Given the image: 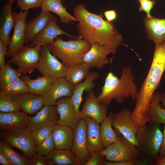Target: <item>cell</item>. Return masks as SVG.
I'll return each mask as SVG.
<instances>
[{"mask_svg":"<svg viewBox=\"0 0 165 165\" xmlns=\"http://www.w3.org/2000/svg\"><path fill=\"white\" fill-rule=\"evenodd\" d=\"M8 48L0 39V68L3 67L6 64L5 56L7 55Z\"/></svg>","mask_w":165,"mask_h":165,"instance_id":"cell-43","label":"cell"},{"mask_svg":"<svg viewBox=\"0 0 165 165\" xmlns=\"http://www.w3.org/2000/svg\"><path fill=\"white\" fill-rule=\"evenodd\" d=\"M131 110L124 108L113 114L112 126L118 134H120L139 149L136 138L139 127L130 116Z\"/></svg>","mask_w":165,"mask_h":165,"instance_id":"cell-9","label":"cell"},{"mask_svg":"<svg viewBox=\"0 0 165 165\" xmlns=\"http://www.w3.org/2000/svg\"><path fill=\"white\" fill-rule=\"evenodd\" d=\"M143 21L149 40H152L155 44L165 41V19L145 16Z\"/></svg>","mask_w":165,"mask_h":165,"instance_id":"cell-20","label":"cell"},{"mask_svg":"<svg viewBox=\"0 0 165 165\" xmlns=\"http://www.w3.org/2000/svg\"><path fill=\"white\" fill-rule=\"evenodd\" d=\"M141 160H133L125 162H112L104 160L102 165H135L139 164Z\"/></svg>","mask_w":165,"mask_h":165,"instance_id":"cell-44","label":"cell"},{"mask_svg":"<svg viewBox=\"0 0 165 165\" xmlns=\"http://www.w3.org/2000/svg\"><path fill=\"white\" fill-rule=\"evenodd\" d=\"M87 124L81 118L74 129V137L71 150L75 155L79 165H85L91 156L87 145Z\"/></svg>","mask_w":165,"mask_h":165,"instance_id":"cell-11","label":"cell"},{"mask_svg":"<svg viewBox=\"0 0 165 165\" xmlns=\"http://www.w3.org/2000/svg\"><path fill=\"white\" fill-rule=\"evenodd\" d=\"M99 152L105 156V160L108 161L119 162L141 160L139 159L141 155L139 149L120 134H118L116 141Z\"/></svg>","mask_w":165,"mask_h":165,"instance_id":"cell-6","label":"cell"},{"mask_svg":"<svg viewBox=\"0 0 165 165\" xmlns=\"http://www.w3.org/2000/svg\"><path fill=\"white\" fill-rule=\"evenodd\" d=\"M160 104L161 107L165 109V92L160 93Z\"/></svg>","mask_w":165,"mask_h":165,"instance_id":"cell-49","label":"cell"},{"mask_svg":"<svg viewBox=\"0 0 165 165\" xmlns=\"http://www.w3.org/2000/svg\"><path fill=\"white\" fill-rule=\"evenodd\" d=\"M152 165H165V155L159 156L154 161L152 162Z\"/></svg>","mask_w":165,"mask_h":165,"instance_id":"cell-47","label":"cell"},{"mask_svg":"<svg viewBox=\"0 0 165 165\" xmlns=\"http://www.w3.org/2000/svg\"><path fill=\"white\" fill-rule=\"evenodd\" d=\"M47 165L45 156L35 154L29 160V165Z\"/></svg>","mask_w":165,"mask_h":165,"instance_id":"cell-42","label":"cell"},{"mask_svg":"<svg viewBox=\"0 0 165 165\" xmlns=\"http://www.w3.org/2000/svg\"><path fill=\"white\" fill-rule=\"evenodd\" d=\"M165 71V41L155 44L152 62L147 75L136 97L130 116L139 127L150 119V105L155 91L159 86Z\"/></svg>","mask_w":165,"mask_h":165,"instance_id":"cell-2","label":"cell"},{"mask_svg":"<svg viewBox=\"0 0 165 165\" xmlns=\"http://www.w3.org/2000/svg\"><path fill=\"white\" fill-rule=\"evenodd\" d=\"M55 105L59 116L57 124L68 126L74 130L80 118L76 113L71 97L60 98Z\"/></svg>","mask_w":165,"mask_h":165,"instance_id":"cell-18","label":"cell"},{"mask_svg":"<svg viewBox=\"0 0 165 165\" xmlns=\"http://www.w3.org/2000/svg\"><path fill=\"white\" fill-rule=\"evenodd\" d=\"M13 1H8L3 6L0 26V39L4 45L9 46L10 38L9 34L14 26V20L12 5Z\"/></svg>","mask_w":165,"mask_h":165,"instance_id":"cell-26","label":"cell"},{"mask_svg":"<svg viewBox=\"0 0 165 165\" xmlns=\"http://www.w3.org/2000/svg\"><path fill=\"white\" fill-rule=\"evenodd\" d=\"M74 16L78 20L76 31L79 37L91 45L98 44L117 49L122 44L123 38L111 22L103 19L102 14L92 13L83 3H79L73 9Z\"/></svg>","mask_w":165,"mask_h":165,"instance_id":"cell-1","label":"cell"},{"mask_svg":"<svg viewBox=\"0 0 165 165\" xmlns=\"http://www.w3.org/2000/svg\"><path fill=\"white\" fill-rule=\"evenodd\" d=\"M21 78L26 83L29 92L42 96L55 79L47 75H43L32 79L25 75H22Z\"/></svg>","mask_w":165,"mask_h":165,"instance_id":"cell-29","label":"cell"},{"mask_svg":"<svg viewBox=\"0 0 165 165\" xmlns=\"http://www.w3.org/2000/svg\"><path fill=\"white\" fill-rule=\"evenodd\" d=\"M0 153L8 160L11 165H29V160L25 155L14 151L12 147L0 139Z\"/></svg>","mask_w":165,"mask_h":165,"instance_id":"cell-32","label":"cell"},{"mask_svg":"<svg viewBox=\"0 0 165 165\" xmlns=\"http://www.w3.org/2000/svg\"><path fill=\"white\" fill-rule=\"evenodd\" d=\"M104 15L107 20L111 22L116 20L117 17V13L114 10H106L104 12Z\"/></svg>","mask_w":165,"mask_h":165,"instance_id":"cell-45","label":"cell"},{"mask_svg":"<svg viewBox=\"0 0 165 165\" xmlns=\"http://www.w3.org/2000/svg\"><path fill=\"white\" fill-rule=\"evenodd\" d=\"M0 136L11 147L20 150L29 160L36 153L32 131L28 127L1 130Z\"/></svg>","mask_w":165,"mask_h":165,"instance_id":"cell-7","label":"cell"},{"mask_svg":"<svg viewBox=\"0 0 165 165\" xmlns=\"http://www.w3.org/2000/svg\"><path fill=\"white\" fill-rule=\"evenodd\" d=\"M87 124L86 138L88 150L92 152L104 149L101 141L99 123L89 117L83 118Z\"/></svg>","mask_w":165,"mask_h":165,"instance_id":"cell-24","label":"cell"},{"mask_svg":"<svg viewBox=\"0 0 165 165\" xmlns=\"http://www.w3.org/2000/svg\"><path fill=\"white\" fill-rule=\"evenodd\" d=\"M163 134V141L159 151V155L160 156L165 155V125L164 126Z\"/></svg>","mask_w":165,"mask_h":165,"instance_id":"cell-46","label":"cell"},{"mask_svg":"<svg viewBox=\"0 0 165 165\" xmlns=\"http://www.w3.org/2000/svg\"><path fill=\"white\" fill-rule=\"evenodd\" d=\"M55 149L51 134L48 136L39 145L36 147V153L45 156Z\"/></svg>","mask_w":165,"mask_h":165,"instance_id":"cell-37","label":"cell"},{"mask_svg":"<svg viewBox=\"0 0 165 165\" xmlns=\"http://www.w3.org/2000/svg\"><path fill=\"white\" fill-rule=\"evenodd\" d=\"M113 114L112 112H109L100 126L101 140L104 148L115 142L118 138V134L112 127V118Z\"/></svg>","mask_w":165,"mask_h":165,"instance_id":"cell-31","label":"cell"},{"mask_svg":"<svg viewBox=\"0 0 165 165\" xmlns=\"http://www.w3.org/2000/svg\"><path fill=\"white\" fill-rule=\"evenodd\" d=\"M49 45L52 53L61 60L67 68L82 62L84 55L92 46L79 37L74 40L64 41L59 36Z\"/></svg>","mask_w":165,"mask_h":165,"instance_id":"cell-4","label":"cell"},{"mask_svg":"<svg viewBox=\"0 0 165 165\" xmlns=\"http://www.w3.org/2000/svg\"><path fill=\"white\" fill-rule=\"evenodd\" d=\"M67 67L59 61L50 52L49 45L42 46L38 68L42 75L51 76L55 79L64 78Z\"/></svg>","mask_w":165,"mask_h":165,"instance_id":"cell-10","label":"cell"},{"mask_svg":"<svg viewBox=\"0 0 165 165\" xmlns=\"http://www.w3.org/2000/svg\"><path fill=\"white\" fill-rule=\"evenodd\" d=\"M150 123H158L165 124V109L160 104V93L155 92L150 105Z\"/></svg>","mask_w":165,"mask_h":165,"instance_id":"cell-33","label":"cell"},{"mask_svg":"<svg viewBox=\"0 0 165 165\" xmlns=\"http://www.w3.org/2000/svg\"><path fill=\"white\" fill-rule=\"evenodd\" d=\"M138 2H140L141 1H142L144 0H137Z\"/></svg>","mask_w":165,"mask_h":165,"instance_id":"cell-50","label":"cell"},{"mask_svg":"<svg viewBox=\"0 0 165 165\" xmlns=\"http://www.w3.org/2000/svg\"><path fill=\"white\" fill-rule=\"evenodd\" d=\"M160 127V124L150 123L139 127L136 134L142 157L152 162L158 157L163 141V134Z\"/></svg>","mask_w":165,"mask_h":165,"instance_id":"cell-5","label":"cell"},{"mask_svg":"<svg viewBox=\"0 0 165 165\" xmlns=\"http://www.w3.org/2000/svg\"><path fill=\"white\" fill-rule=\"evenodd\" d=\"M90 69L83 62L75 64L67 68L64 78L73 86H75L87 78L90 73Z\"/></svg>","mask_w":165,"mask_h":165,"instance_id":"cell-30","label":"cell"},{"mask_svg":"<svg viewBox=\"0 0 165 165\" xmlns=\"http://www.w3.org/2000/svg\"><path fill=\"white\" fill-rule=\"evenodd\" d=\"M52 130V127L41 128L32 131V138L36 146L40 145L51 134Z\"/></svg>","mask_w":165,"mask_h":165,"instance_id":"cell-38","label":"cell"},{"mask_svg":"<svg viewBox=\"0 0 165 165\" xmlns=\"http://www.w3.org/2000/svg\"><path fill=\"white\" fill-rule=\"evenodd\" d=\"M107 106L101 103L94 91L91 90L83 105L80 118L89 117L101 123L107 116Z\"/></svg>","mask_w":165,"mask_h":165,"instance_id":"cell-16","label":"cell"},{"mask_svg":"<svg viewBox=\"0 0 165 165\" xmlns=\"http://www.w3.org/2000/svg\"><path fill=\"white\" fill-rule=\"evenodd\" d=\"M56 105H45L36 115L28 116V127L32 131L40 128L52 127L57 124L59 118Z\"/></svg>","mask_w":165,"mask_h":165,"instance_id":"cell-13","label":"cell"},{"mask_svg":"<svg viewBox=\"0 0 165 165\" xmlns=\"http://www.w3.org/2000/svg\"><path fill=\"white\" fill-rule=\"evenodd\" d=\"M43 0H17L16 4L21 10H28L32 8L40 7Z\"/></svg>","mask_w":165,"mask_h":165,"instance_id":"cell-39","label":"cell"},{"mask_svg":"<svg viewBox=\"0 0 165 165\" xmlns=\"http://www.w3.org/2000/svg\"><path fill=\"white\" fill-rule=\"evenodd\" d=\"M73 86L65 78L55 79L42 96L45 105H55L57 100L63 97H71Z\"/></svg>","mask_w":165,"mask_h":165,"instance_id":"cell-15","label":"cell"},{"mask_svg":"<svg viewBox=\"0 0 165 165\" xmlns=\"http://www.w3.org/2000/svg\"><path fill=\"white\" fill-rule=\"evenodd\" d=\"M53 16L50 12L41 11L36 17L26 24L24 43L27 45L48 25Z\"/></svg>","mask_w":165,"mask_h":165,"instance_id":"cell-19","label":"cell"},{"mask_svg":"<svg viewBox=\"0 0 165 165\" xmlns=\"http://www.w3.org/2000/svg\"><path fill=\"white\" fill-rule=\"evenodd\" d=\"M21 110L29 115H34L45 105L42 96L28 92L12 98Z\"/></svg>","mask_w":165,"mask_h":165,"instance_id":"cell-23","label":"cell"},{"mask_svg":"<svg viewBox=\"0 0 165 165\" xmlns=\"http://www.w3.org/2000/svg\"><path fill=\"white\" fill-rule=\"evenodd\" d=\"M21 110L18 104L12 98L0 91V111L3 112H10L20 111Z\"/></svg>","mask_w":165,"mask_h":165,"instance_id":"cell-36","label":"cell"},{"mask_svg":"<svg viewBox=\"0 0 165 165\" xmlns=\"http://www.w3.org/2000/svg\"><path fill=\"white\" fill-rule=\"evenodd\" d=\"M14 20V31L10 38L7 56L12 57L24 46L28 11L21 10L19 13L13 11Z\"/></svg>","mask_w":165,"mask_h":165,"instance_id":"cell-12","label":"cell"},{"mask_svg":"<svg viewBox=\"0 0 165 165\" xmlns=\"http://www.w3.org/2000/svg\"><path fill=\"white\" fill-rule=\"evenodd\" d=\"M105 156L99 152H95L91 153V156L85 165H102Z\"/></svg>","mask_w":165,"mask_h":165,"instance_id":"cell-41","label":"cell"},{"mask_svg":"<svg viewBox=\"0 0 165 165\" xmlns=\"http://www.w3.org/2000/svg\"><path fill=\"white\" fill-rule=\"evenodd\" d=\"M57 21L56 17L53 16L46 27L28 45L30 47L38 45L42 46L47 45L53 42L56 37L61 35H64L70 38L76 37L61 28L57 23Z\"/></svg>","mask_w":165,"mask_h":165,"instance_id":"cell-17","label":"cell"},{"mask_svg":"<svg viewBox=\"0 0 165 165\" xmlns=\"http://www.w3.org/2000/svg\"><path fill=\"white\" fill-rule=\"evenodd\" d=\"M52 138L56 149H71L74 130L68 126L57 124L52 127Z\"/></svg>","mask_w":165,"mask_h":165,"instance_id":"cell-21","label":"cell"},{"mask_svg":"<svg viewBox=\"0 0 165 165\" xmlns=\"http://www.w3.org/2000/svg\"><path fill=\"white\" fill-rule=\"evenodd\" d=\"M139 2V10L145 12L146 14L147 17H151L150 11L153 9L156 2L154 0H144Z\"/></svg>","mask_w":165,"mask_h":165,"instance_id":"cell-40","label":"cell"},{"mask_svg":"<svg viewBox=\"0 0 165 165\" xmlns=\"http://www.w3.org/2000/svg\"><path fill=\"white\" fill-rule=\"evenodd\" d=\"M45 157L48 165H79L71 149H55Z\"/></svg>","mask_w":165,"mask_h":165,"instance_id":"cell-27","label":"cell"},{"mask_svg":"<svg viewBox=\"0 0 165 165\" xmlns=\"http://www.w3.org/2000/svg\"><path fill=\"white\" fill-rule=\"evenodd\" d=\"M116 50V48L97 44H92L90 49L84 55L82 62L90 68L101 69L109 62L107 56L111 53L115 54Z\"/></svg>","mask_w":165,"mask_h":165,"instance_id":"cell-14","label":"cell"},{"mask_svg":"<svg viewBox=\"0 0 165 165\" xmlns=\"http://www.w3.org/2000/svg\"><path fill=\"white\" fill-rule=\"evenodd\" d=\"M41 47L39 45L33 47L28 45L24 46L11 57L8 63L17 67L20 75L31 74L38 68Z\"/></svg>","mask_w":165,"mask_h":165,"instance_id":"cell-8","label":"cell"},{"mask_svg":"<svg viewBox=\"0 0 165 165\" xmlns=\"http://www.w3.org/2000/svg\"><path fill=\"white\" fill-rule=\"evenodd\" d=\"M99 75L97 72H90L83 82L73 87L71 98L76 113L80 118L81 111L79 110V108L82 100L83 94L85 91L88 92L92 90L95 85L93 81Z\"/></svg>","mask_w":165,"mask_h":165,"instance_id":"cell-25","label":"cell"},{"mask_svg":"<svg viewBox=\"0 0 165 165\" xmlns=\"http://www.w3.org/2000/svg\"><path fill=\"white\" fill-rule=\"evenodd\" d=\"M28 116L23 111L0 112V129L7 130L28 127Z\"/></svg>","mask_w":165,"mask_h":165,"instance_id":"cell-22","label":"cell"},{"mask_svg":"<svg viewBox=\"0 0 165 165\" xmlns=\"http://www.w3.org/2000/svg\"><path fill=\"white\" fill-rule=\"evenodd\" d=\"M15 0H7L8 1H14Z\"/></svg>","mask_w":165,"mask_h":165,"instance_id":"cell-51","label":"cell"},{"mask_svg":"<svg viewBox=\"0 0 165 165\" xmlns=\"http://www.w3.org/2000/svg\"><path fill=\"white\" fill-rule=\"evenodd\" d=\"M132 68L130 66H124L120 79L111 72L105 78L101 93L97 98L100 102L108 105L113 99L119 103L131 98L136 100L138 91L135 82Z\"/></svg>","mask_w":165,"mask_h":165,"instance_id":"cell-3","label":"cell"},{"mask_svg":"<svg viewBox=\"0 0 165 165\" xmlns=\"http://www.w3.org/2000/svg\"><path fill=\"white\" fill-rule=\"evenodd\" d=\"M0 91L12 98L29 92L26 83L20 76Z\"/></svg>","mask_w":165,"mask_h":165,"instance_id":"cell-34","label":"cell"},{"mask_svg":"<svg viewBox=\"0 0 165 165\" xmlns=\"http://www.w3.org/2000/svg\"><path fill=\"white\" fill-rule=\"evenodd\" d=\"M0 164L2 165H11L7 158L1 153H0Z\"/></svg>","mask_w":165,"mask_h":165,"instance_id":"cell-48","label":"cell"},{"mask_svg":"<svg viewBox=\"0 0 165 165\" xmlns=\"http://www.w3.org/2000/svg\"><path fill=\"white\" fill-rule=\"evenodd\" d=\"M17 70L13 68L8 64L0 70V89H2L9 84L20 76Z\"/></svg>","mask_w":165,"mask_h":165,"instance_id":"cell-35","label":"cell"},{"mask_svg":"<svg viewBox=\"0 0 165 165\" xmlns=\"http://www.w3.org/2000/svg\"><path fill=\"white\" fill-rule=\"evenodd\" d=\"M65 0H43L40 7L41 11L53 12L59 17L60 20L62 23L69 24L78 20L72 15L64 6L62 2Z\"/></svg>","mask_w":165,"mask_h":165,"instance_id":"cell-28","label":"cell"}]
</instances>
